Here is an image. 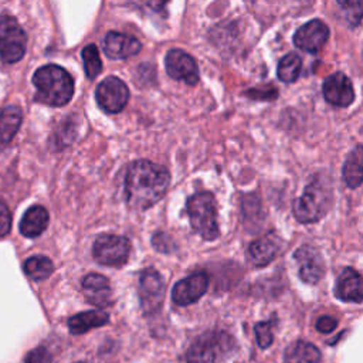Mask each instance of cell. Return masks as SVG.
I'll return each mask as SVG.
<instances>
[{
    "label": "cell",
    "instance_id": "1",
    "mask_svg": "<svg viewBox=\"0 0 363 363\" xmlns=\"http://www.w3.org/2000/svg\"><path fill=\"white\" fill-rule=\"evenodd\" d=\"M169 183L170 174L164 167L149 160H136L126 170V200L130 207L146 210L164 196Z\"/></svg>",
    "mask_w": 363,
    "mask_h": 363
},
{
    "label": "cell",
    "instance_id": "8",
    "mask_svg": "<svg viewBox=\"0 0 363 363\" xmlns=\"http://www.w3.org/2000/svg\"><path fill=\"white\" fill-rule=\"evenodd\" d=\"M139 299L145 315H155L162 309L164 282L156 269L147 268L142 272L139 279Z\"/></svg>",
    "mask_w": 363,
    "mask_h": 363
},
{
    "label": "cell",
    "instance_id": "24",
    "mask_svg": "<svg viewBox=\"0 0 363 363\" xmlns=\"http://www.w3.org/2000/svg\"><path fill=\"white\" fill-rule=\"evenodd\" d=\"M301 68H302V60L299 58V55L289 52L279 61L277 68V75L282 82H294L299 77Z\"/></svg>",
    "mask_w": 363,
    "mask_h": 363
},
{
    "label": "cell",
    "instance_id": "22",
    "mask_svg": "<svg viewBox=\"0 0 363 363\" xmlns=\"http://www.w3.org/2000/svg\"><path fill=\"white\" fill-rule=\"evenodd\" d=\"M320 350L309 342L296 340L285 350V363H319Z\"/></svg>",
    "mask_w": 363,
    "mask_h": 363
},
{
    "label": "cell",
    "instance_id": "19",
    "mask_svg": "<svg viewBox=\"0 0 363 363\" xmlns=\"http://www.w3.org/2000/svg\"><path fill=\"white\" fill-rule=\"evenodd\" d=\"M48 225V213L43 206H33L30 207L21 221H20V231L24 237L33 238L40 235Z\"/></svg>",
    "mask_w": 363,
    "mask_h": 363
},
{
    "label": "cell",
    "instance_id": "23",
    "mask_svg": "<svg viewBox=\"0 0 363 363\" xmlns=\"http://www.w3.org/2000/svg\"><path fill=\"white\" fill-rule=\"evenodd\" d=\"M23 113L16 105L7 106L0 113V147L6 146L17 133L21 125Z\"/></svg>",
    "mask_w": 363,
    "mask_h": 363
},
{
    "label": "cell",
    "instance_id": "28",
    "mask_svg": "<svg viewBox=\"0 0 363 363\" xmlns=\"http://www.w3.org/2000/svg\"><path fill=\"white\" fill-rule=\"evenodd\" d=\"M255 330V337H257V343L261 349H267L272 340H274V335H272V322H259L255 325L254 328Z\"/></svg>",
    "mask_w": 363,
    "mask_h": 363
},
{
    "label": "cell",
    "instance_id": "31",
    "mask_svg": "<svg viewBox=\"0 0 363 363\" xmlns=\"http://www.w3.org/2000/svg\"><path fill=\"white\" fill-rule=\"evenodd\" d=\"M315 326L320 333H330L337 326V320L332 316H320Z\"/></svg>",
    "mask_w": 363,
    "mask_h": 363
},
{
    "label": "cell",
    "instance_id": "10",
    "mask_svg": "<svg viewBox=\"0 0 363 363\" xmlns=\"http://www.w3.org/2000/svg\"><path fill=\"white\" fill-rule=\"evenodd\" d=\"M167 74L176 79L183 81L189 85L199 82V68L194 58L183 50L174 48L166 54L164 58Z\"/></svg>",
    "mask_w": 363,
    "mask_h": 363
},
{
    "label": "cell",
    "instance_id": "12",
    "mask_svg": "<svg viewBox=\"0 0 363 363\" xmlns=\"http://www.w3.org/2000/svg\"><path fill=\"white\" fill-rule=\"evenodd\" d=\"M208 286V277L206 272H194L187 278L179 281L172 291V299L177 305H190L199 301Z\"/></svg>",
    "mask_w": 363,
    "mask_h": 363
},
{
    "label": "cell",
    "instance_id": "16",
    "mask_svg": "<svg viewBox=\"0 0 363 363\" xmlns=\"http://www.w3.org/2000/svg\"><path fill=\"white\" fill-rule=\"evenodd\" d=\"M336 298L346 302L363 301V275L356 269L346 267L337 277L335 285Z\"/></svg>",
    "mask_w": 363,
    "mask_h": 363
},
{
    "label": "cell",
    "instance_id": "32",
    "mask_svg": "<svg viewBox=\"0 0 363 363\" xmlns=\"http://www.w3.org/2000/svg\"><path fill=\"white\" fill-rule=\"evenodd\" d=\"M169 0H149V6L155 10V11H163L166 3Z\"/></svg>",
    "mask_w": 363,
    "mask_h": 363
},
{
    "label": "cell",
    "instance_id": "4",
    "mask_svg": "<svg viewBox=\"0 0 363 363\" xmlns=\"http://www.w3.org/2000/svg\"><path fill=\"white\" fill-rule=\"evenodd\" d=\"M186 206L193 230L204 240H216L218 237V223L214 196L208 191L196 193L187 200Z\"/></svg>",
    "mask_w": 363,
    "mask_h": 363
},
{
    "label": "cell",
    "instance_id": "17",
    "mask_svg": "<svg viewBox=\"0 0 363 363\" xmlns=\"http://www.w3.org/2000/svg\"><path fill=\"white\" fill-rule=\"evenodd\" d=\"M281 248V240L274 233H269L255 241H252L247 250L248 261L252 265L264 267L271 262Z\"/></svg>",
    "mask_w": 363,
    "mask_h": 363
},
{
    "label": "cell",
    "instance_id": "18",
    "mask_svg": "<svg viewBox=\"0 0 363 363\" xmlns=\"http://www.w3.org/2000/svg\"><path fill=\"white\" fill-rule=\"evenodd\" d=\"M84 295L88 302L96 306H108L112 303V289L108 278L101 274H88L82 281Z\"/></svg>",
    "mask_w": 363,
    "mask_h": 363
},
{
    "label": "cell",
    "instance_id": "25",
    "mask_svg": "<svg viewBox=\"0 0 363 363\" xmlns=\"http://www.w3.org/2000/svg\"><path fill=\"white\" fill-rule=\"evenodd\" d=\"M24 272L34 281L45 279L52 272V262L50 258L43 255H35L24 262Z\"/></svg>",
    "mask_w": 363,
    "mask_h": 363
},
{
    "label": "cell",
    "instance_id": "15",
    "mask_svg": "<svg viewBox=\"0 0 363 363\" xmlns=\"http://www.w3.org/2000/svg\"><path fill=\"white\" fill-rule=\"evenodd\" d=\"M142 45L138 38L118 31H109L104 40V51L112 60H125L136 55Z\"/></svg>",
    "mask_w": 363,
    "mask_h": 363
},
{
    "label": "cell",
    "instance_id": "5",
    "mask_svg": "<svg viewBox=\"0 0 363 363\" xmlns=\"http://www.w3.org/2000/svg\"><path fill=\"white\" fill-rule=\"evenodd\" d=\"M234 340L224 332H206L197 337L186 353L187 363H216L217 359L231 350Z\"/></svg>",
    "mask_w": 363,
    "mask_h": 363
},
{
    "label": "cell",
    "instance_id": "20",
    "mask_svg": "<svg viewBox=\"0 0 363 363\" xmlns=\"http://www.w3.org/2000/svg\"><path fill=\"white\" fill-rule=\"evenodd\" d=\"M108 320L109 315L104 311H86L69 318L68 329L72 335H82L92 328L104 326Z\"/></svg>",
    "mask_w": 363,
    "mask_h": 363
},
{
    "label": "cell",
    "instance_id": "27",
    "mask_svg": "<svg viewBox=\"0 0 363 363\" xmlns=\"http://www.w3.org/2000/svg\"><path fill=\"white\" fill-rule=\"evenodd\" d=\"M350 26H357L363 18V0H337Z\"/></svg>",
    "mask_w": 363,
    "mask_h": 363
},
{
    "label": "cell",
    "instance_id": "21",
    "mask_svg": "<svg viewBox=\"0 0 363 363\" xmlns=\"http://www.w3.org/2000/svg\"><path fill=\"white\" fill-rule=\"evenodd\" d=\"M343 180L350 189H356L363 182V146L357 145L346 157L343 164Z\"/></svg>",
    "mask_w": 363,
    "mask_h": 363
},
{
    "label": "cell",
    "instance_id": "6",
    "mask_svg": "<svg viewBox=\"0 0 363 363\" xmlns=\"http://www.w3.org/2000/svg\"><path fill=\"white\" fill-rule=\"evenodd\" d=\"M27 35L11 16H0V57L7 64L20 61L26 52Z\"/></svg>",
    "mask_w": 363,
    "mask_h": 363
},
{
    "label": "cell",
    "instance_id": "29",
    "mask_svg": "<svg viewBox=\"0 0 363 363\" xmlns=\"http://www.w3.org/2000/svg\"><path fill=\"white\" fill-rule=\"evenodd\" d=\"M24 362L26 363H52V356L45 347L38 346L27 353Z\"/></svg>",
    "mask_w": 363,
    "mask_h": 363
},
{
    "label": "cell",
    "instance_id": "7",
    "mask_svg": "<svg viewBox=\"0 0 363 363\" xmlns=\"http://www.w3.org/2000/svg\"><path fill=\"white\" fill-rule=\"evenodd\" d=\"M130 242L126 237L115 234H101L92 247L96 262L109 267H121L129 258Z\"/></svg>",
    "mask_w": 363,
    "mask_h": 363
},
{
    "label": "cell",
    "instance_id": "11",
    "mask_svg": "<svg viewBox=\"0 0 363 363\" xmlns=\"http://www.w3.org/2000/svg\"><path fill=\"white\" fill-rule=\"evenodd\" d=\"M299 267V277L306 284H316L325 274V261L320 252L312 245H302L294 252Z\"/></svg>",
    "mask_w": 363,
    "mask_h": 363
},
{
    "label": "cell",
    "instance_id": "33",
    "mask_svg": "<svg viewBox=\"0 0 363 363\" xmlns=\"http://www.w3.org/2000/svg\"><path fill=\"white\" fill-rule=\"evenodd\" d=\"M79 363H84V362H79Z\"/></svg>",
    "mask_w": 363,
    "mask_h": 363
},
{
    "label": "cell",
    "instance_id": "9",
    "mask_svg": "<svg viewBox=\"0 0 363 363\" xmlns=\"http://www.w3.org/2000/svg\"><path fill=\"white\" fill-rule=\"evenodd\" d=\"M95 98L99 108L106 113L121 112L129 99L126 84L118 77H106L99 82L95 91Z\"/></svg>",
    "mask_w": 363,
    "mask_h": 363
},
{
    "label": "cell",
    "instance_id": "14",
    "mask_svg": "<svg viewBox=\"0 0 363 363\" xmlns=\"http://www.w3.org/2000/svg\"><path fill=\"white\" fill-rule=\"evenodd\" d=\"M323 96L335 106H349L354 99V91L350 79L342 74L335 72L323 81Z\"/></svg>",
    "mask_w": 363,
    "mask_h": 363
},
{
    "label": "cell",
    "instance_id": "13",
    "mask_svg": "<svg viewBox=\"0 0 363 363\" xmlns=\"http://www.w3.org/2000/svg\"><path fill=\"white\" fill-rule=\"evenodd\" d=\"M329 38V28L320 20H311L294 34V44L308 52H318Z\"/></svg>",
    "mask_w": 363,
    "mask_h": 363
},
{
    "label": "cell",
    "instance_id": "3",
    "mask_svg": "<svg viewBox=\"0 0 363 363\" xmlns=\"http://www.w3.org/2000/svg\"><path fill=\"white\" fill-rule=\"evenodd\" d=\"M333 201L332 187L322 177H315L294 201V216L299 223H315L330 208Z\"/></svg>",
    "mask_w": 363,
    "mask_h": 363
},
{
    "label": "cell",
    "instance_id": "30",
    "mask_svg": "<svg viewBox=\"0 0 363 363\" xmlns=\"http://www.w3.org/2000/svg\"><path fill=\"white\" fill-rule=\"evenodd\" d=\"M11 228V214L7 206L0 201V237L6 235Z\"/></svg>",
    "mask_w": 363,
    "mask_h": 363
},
{
    "label": "cell",
    "instance_id": "2",
    "mask_svg": "<svg viewBox=\"0 0 363 363\" xmlns=\"http://www.w3.org/2000/svg\"><path fill=\"white\" fill-rule=\"evenodd\" d=\"M34 99L50 106H62L74 95V79L68 71L55 64L38 68L33 75Z\"/></svg>",
    "mask_w": 363,
    "mask_h": 363
},
{
    "label": "cell",
    "instance_id": "26",
    "mask_svg": "<svg viewBox=\"0 0 363 363\" xmlns=\"http://www.w3.org/2000/svg\"><path fill=\"white\" fill-rule=\"evenodd\" d=\"M81 55H82V61H84L86 77L89 79L96 78L99 75V72H101V68H102V61H101L99 51H98L96 45L95 44H88L82 50Z\"/></svg>",
    "mask_w": 363,
    "mask_h": 363
}]
</instances>
